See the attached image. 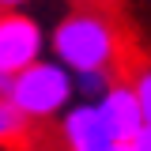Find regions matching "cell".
I'll return each mask as SVG.
<instances>
[{
	"label": "cell",
	"mask_w": 151,
	"mask_h": 151,
	"mask_svg": "<svg viewBox=\"0 0 151 151\" xmlns=\"http://www.w3.org/2000/svg\"><path fill=\"white\" fill-rule=\"evenodd\" d=\"M72 79H76V94H83L87 102H94L98 94L110 87V72H79Z\"/></svg>",
	"instance_id": "cell-8"
},
{
	"label": "cell",
	"mask_w": 151,
	"mask_h": 151,
	"mask_svg": "<svg viewBox=\"0 0 151 151\" xmlns=\"http://www.w3.org/2000/svg\"><path fill=\"white\" fill-rule=\"evenodd\" d=\"M94 106H98L102 121L110 125V132L121 140V144L144 125V117H140V102H136V94H132L129 79H125V83H113V79H110V87L94 98Z\"/></svg>",
	"instance_id": "cell-5"
},
{
	"label": "cell",
	"mask_w": 151,
	"mask_h": 151,
	"mask_svg": "<svg viewBox=\"0 0 151 151\" xmlns=\"http://www.w3.org/2000/svg\"><path fill=\"white\" fill-rule=\"evenodd\" d=\"M76 4H102V0H76Z\"/></svg>",
	"instance_id": "cell-11"
},
{
	"label": "cell",
	"mask_w": 151,
	"mask_h": 151,
	"mask_svg": "<svg viewBox=\"0 0 151 151\" xmlns=\"http://www.w3.org/2000/svg\"><path fill=\"white\" fill-rule=\"evenodd\" d=\"M125 151H151V125H140V129L132 132L129 140H125Z\"/></svg>",
	"instance_id": "cell-9"
},
{
	"label": "cell",
	"mask_w": 151,
	"mask_h": 151,
	"mask_svg": "<svg viewBox=\"0 0 151 151\" xmlns=\"http://www.w3.org/2000/svg\"><path fill=\"white\" fill-rule=\"evenodd\" d=\"M113 151H125V144H117V147H113Z\"/></svg>",
	"instance_id": "cell-12"
},
{
	"label": "cell",
	"mask_w": 151,
	"mask_h": 151,
	"mask_svg": "<svg viewBox=\"0 0 151 151\" xmlns=\"http://www.w3.org/2000/svg\"><path fill=\"white\" fill-rule=\"evenodd\" d=\"M45 57V30L27 12H0V94L8 91V79Z\"/></svg>",
	"instance_id": "cell-3"
},
{
	"label": "cell",
	"mask_w": 151,
	"mask_h": 151,
	"mask_svg": "<svg viewBox=\"0 0 151 151\" xmlns=\"http://www.w3.org/2000/svg\"><path fill=\"white\" fill-rule=\"evenodd\" d=\"M30 125H34V121L19 110L15 102H8V98L0 94V147H19V144L27 140Z\"/></svg>",
	"instance_id": "cell-6"
},
{
	"label": "cell",
	"mask_w": 151,
	"mask_h": 151,
	"mask_svg": "<svg viewBox=\"0 0 151 151\" xmlns=\"http://www.w3.org/2000/svg\"><path fill=\"white\" fill-rule=\"evenodd\" d=\"M4 98L15 102L30 121H49V117H60V113L72 106L76 79H72V72L60 60L38 57L34 64H27L23 72H15L8 79Z\"/></svg>",
	"instance_id": "cell-2"
},
{
	"label": "cell",
	"mask_w": 151,
	"mask_h": 151,
	"mask_svg": "<svg viewBox=\"0 0 151 151\" xmlns=\"http://www.w3.org/2000/svg\"><path fill=\"white\" fill-rule=\"evenodd\" d=\"M132 94H136V102H140V117H144V125H151V60L147 64H140L129 79Z\"/></svg>",
	"instance_id": "cell-7"
},
{
	"label": "cell",
	"mask_w": 151,
	"mask_h": 151,
	"mask_svg": "<svg viewBox=\"0 0 151 151\" xmlns=\"http://www.w3.org/2000/svg\"><path fill=\"white\" fill-rule=\"evenodd\" d=\"M27 0H0V12H15V8H23Z\"/></svg>",
	"instance_id": "cell-10"
},
{
	"label": "cell",
	"mask_w": 151,
	"mask_h": 151,
	"mask_svg": "<svg viewBox=\"0 0 151 151\" xmlns=\"http://www.w3.org/2000/svg\"><path fill=\"white\" fill-rule=\"evenodd\" d=\"M49 57L60 60L72 76L79 72H113L117 60L125 57V34H121V23L98 8V4H79L76 12L57 23L49 38Z\"/></svg>",
	"instance_id": "cell-1"
},
{
	"label": "cell",
	"mask_w": 151,
	"mask_h": 151,
	"mask_svg": "<svg viewBox=\"0 0 151 151\" xmlns=\"http://www.w3.org/2000/svg\"><path fill=\"white\" fill-rule=\"evenodd\" d=\"M60 144L64 151H113L121 140L110 132L94 102H72L60 113Z\"/></svg>",
	"instance_id": "cell-4"
}]
</instances>
